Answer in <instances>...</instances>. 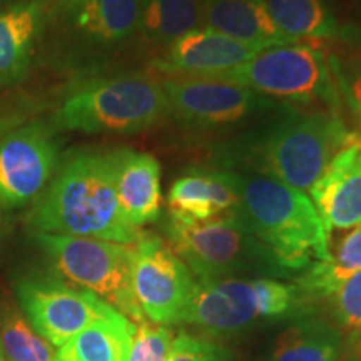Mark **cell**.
I'll list each match as a JSON object with an SVG mask.
<instances>
[{"label":"cell","instance_id":"obj_18","mask_svg":"<svg viewBox=\"0 0 361 361\" xmlns=\"http://www.w3.org/2000/svg\"><path fill=\"white\" fill-rule=\"evenodd\" d=\"M142 0H66V13L74 29L99 44L129 39L139 27Z\"/></svg>","mask_w":361,"mask_h":361},{"label":"cell","instance_id":"obj_27","mask_svg":"<svg viewBox=\"0 0 361 361\" xmlns=\"http://www.w3.org/2000/svg\"><path fill=\"white\" fill-rule=\"evenodd\" d=\"M329 298L338 323L361 336V271L345 279Z\"/></svg>","mask_w":361,"mask_h":361},{"label":"cell","instance_id":"obj_11","mask_svg":"<svg viewBox=\"0 0 361 361\" xmlns=\"http://www.w3.org/2000/svg\"><path fill=\"white\" fill-rule=\"evenodd\" d=\"M169 112L191 128H221L245 121L269 107L255 90L243 85L207 78H174L162 82Z\"/></svg>","mask_w":361,"mask_h":361},{"label":"cell","instance_id":"obj_24","mask_svg":"<svg viewBox=\"0 0 361 361\" xmlns=\"http://www.w3.org/2000/svg\"><path fill=\"white\" fill-rule=\"evenodd\" d=\"M361 271V223L351 228L328 263H314L301 278V288L311 296H331L340 284Z\"/></svg>","mask_w":361,"mask_h":361},{"label":"cell","instance_id":"obj_8","mask_svg":"<svg viewBox=\"0 0 361 361\" xmlns=\"http://www.w3.org/2000/svg\"><path fill=\"white\" fill-rule=\"evenodd\" d=\"M216 79L293 102H311L331 92L323 52L296 42L263 49Z\"/></svg>","mask_w":361,"mask_h":361},{"label":"cell","instance_id":"obj_9","mask_svg":"<svg viewBox=\"0 0 361 361\" xmlns=\"http://www.w3.org/2000/svg\"><path fill=\"white\" fill-rule=\"evenodd\" d=\"M194 286L184 261L159 238L142 234L133 261V291L142 314L162 326L183 322Z\"/></svg>","mask_w":361,"mask_h":361},{"label":"cell","instance_id":"obj_10","mask_svg":"<svg viewBox=\"0 0 361 361\" xmlns=\"http://www.w3.org/2000/svg\"><path fill=\"white\" fill-rule=\"evenodd\" d=\"M17 296L32 328L57 348L117 311L94 293L52 279H27L17 286Z\"/></svg>","mask_w":361,"mask_h":361},{"label":"cell","instance_id":"obj_23","mask_svg":"<svg viewBox=\"0 0 361 361\" xmlns=\"http://www.w3.org/2000/svg\"><path fill=\"white\" fill-rule=\"evenodd\" d=\"M341 351L340 335L328 324L300 323L283 333L273 361H336Z\"/></svg>","mask_w":361,"mask_h":361},{"label":"cell","instance_id":"obj_22","mask_svg":"<svg viewBox=\"0 0 361 361\" xmlns=\"http://www.w3.org/2000/svg\"><path fill=\"white\" fill-rule=\"evenodd\" d=\"M274 25L291 42L331 37L336 20L324 0H264Z\"/></svg>","mask_w":361,"mask_h":361},{"label":"cell","instance_id":"obj_16","mask_svg":"<svg viewBox=\"0 0 361 361\" xmlns=\"http://www.w3.org/2000/svg\"><path fill=\"white\" fill-rule=\"evenodd\" d=\"M202 27L256 51L295 44L274 25L264 0H202Z\"/></svg>","mask_w":361,"mask_h":361},{"label":"cell","instance_id":"obj_5","mask_svg":"<svg viewBox=\"0 0 361 361\" xmlns=\"http://www.w3.org/2000/svg\"><path fill=\"white\" fill-rule=\"evenodd\" d=\"M34 236L62 278L94 293L134 324L146 323L133 291L134 245L49 233Z\"/></svg>","mask_w":361,"mask_h":361},{"label":"cell","instance_id":"obj_12","mask_svg":"<svg viewBox=\"0 0 361 361\" xmlns=\"http://www.w3.org/2000/svg\"><path fill=\"white\" fill-rule=\"evenodd\" d=\"M57 168V146L40 124H29L0 139V202L22 206L34 201Z\"/></svg>","mask_w":361,"mask_h":361},{"label":"cell","instance_id":"obj_26","mask_svg":"<svg viewBox=\"0 0 361 361\" xmlns=\"http://www.w3.org/2000/svg\"><path fill=\"white\" fill-rule=\"evenodd\" d=\"M173 333L162 324L141 323L135 328L128 361H168Z\"/></svg>","mask_w":361,"mask_h":361},{"label":"cell","instance_id":"obj_30","mask_svg":"<svg viewBox=\"0 0 361 361\" xmlns=\"http://www.w3.org/2000/svg\"><path fill=\"white\" fill-rule=\"evenodd\" d=\"M0 361H6V358H4V351H2V346H0Z\"/></svg>","mask_w":361,"mask_h":361},{"label":"cell","instance_id":"obj_28","mask_svg":"<svg viewBox=\"0 0 361 361\" xmlns=\"http://www.w3.org/2000/svg\"><path fill=\"white\" fill-rule=\"evenodd\" d=\"M168 361H228V355L204 338L179 335L173 340Z\"/></svg>","mask_w":361,"mask_h":361},{"label":"cell","instance_id":"obj_32","mask_svg":"<svg viewBox=\"0 0 361 361\" xmlns=\"http://www.w3.org/2000/svg\"><path fill=\"white\" fill-rule=\"evenodd\" d=\"M56 361H57V360H56Z\"/></svg>","mask_w":361,"mask_h":361},{"label":"cell","instance_id":"obj_3","mask_svg":"<svg viewBox=\"0 0 361 361\" xmlns=\"http://www.w3.org/2000/svg\"><path fill=\"white\" fill-rule=\"evenodd\" d=\"M353 137L328 112H291L246 137L238 157L258 174L306 192Z\"/></svg>","mask_w":361,"mask_h":361},{"label":"cell","instance_id":"obj_6","mask_svg":"<svg viewBox=\"0 0 361 361\" xmlns=\"http://www.w3.org/2000/svg\"><path fill=\"white\" fill-rule=\"evenodd\" d=\"M169 247L200 281L226 279L243 271H271L283 268L243 224L236 211L202 223L169 219Z\"/></svg>","mask_w":361,"mask_h":361},{"label":"cell","instance_id":"obj_29","mask_svg":"<svg viewBox=\"0 0 361 361\" xmlns=\"http://www.w3.org/2000/svg\"><path fill=\"white\" fill-rule=\"evenodd\" d=\"M350 92H351V99H353L356 116H358V124H360L358 137L361 139V74L353 80V84H351L350 87Z\"/></svg>","mask_w":361,"mask_h":361},{"label":"cell","instance_id":"obj_4","mask_svg":"<svg viewBox=\"0 0 361 361\" xmlns=\"http://www.w3.org/2000/svg\"><path fill=\"white\" fill-rule=\"evenodd\" d=\"M169 114L164 85L144 74L89 80L74 89L56 112L61 129L85 134H135Z\"/></svg>","mask_w":361,"mask_h":361},{"label":"cell","instance_id":"obj_13","mask_svg":"<svg viewBox=\"0 0 361 361\" xmlns=\"http://www.w3.org/2000/svg\"><path fill=\"white\" fill-rule=\"evenodd\" d=\"M311 201L328 234L361 223V139L341 147L310 189Z\"/></svg>","mask_w":361,"mask_h":361},{"label":"cell","instance_id":"obj_15","mask_svg":"<svg viewBox=\"0 0 361 361\" xmlns=\"http://www.w3.org/2000/svg\"><path fill=\"white\" fill-rule=\"evenodd\" d=\"M114 188L126 219L135 228L161 214V166L147 152L121 149L111 152Z\"/></svg>","mask_w":361,"mask_h":361},{"label":"cell","instance_id":"obj_19","mask_svg":"<svg viewBox=\"0 0 361 361\" xmlns=\"http://www.w3.org/2000/svg\"><path fill=\"white\" fill-rule=\"evenodd\" d=\"M42 20L37 2L0 8V84L22 78L30 66Z\"/></svg>","mask_w":361,"mask_h":361},{"label":"cell","instance_id":"obj_2","mask_svg":"<svg viewBox=\"0 0 361 361\" xmlns=\"http://www.w3.org/2000/svg\"><path fill=\"white\" fill-rule=\"evenodd\" d=\"M226 174L236 191L239 219L284 271L331 259L329 234L308 194L268 176Z\"/></svg>","mask_w":361,"mask_h":361},{"label":"cell","instance_id":"obj_17","mask_svg":"<svg viewBox=\"0 0 361 361\" xmlns=\"http://www.w3.org/2000/svg\"><path fill=\"white\" fill-rule=\"evenodd\" d=\"M171 219L180 223H202L233 213L238 196L226 171H192L180 176L169 189Z\"/></svg>","mask_w":361,"mask_h":361},{"label":"cell","instance_id":"obj_7","mask_svg":"<svg viewBox=\"0 0 361 361\" xmlns=\"http://www.w3.org/2000/svg\"><path fill=\"white\" fill-rule=\"evenodd\" d=\"M298 288L268 278L200 281L183 322L211 331H238L261 318L288 313Z\"/></svg>","mask_w":361,"mask_h":361},{"label":"cell","instance_id":"obj_21","mask_svg":"<svg viewBox=\"0 0 361 361\" xmlns=\"http://www.w3.org/2000/svg\"><path fill=\"white\" fill-rule=\"evenodd\" d=\"M202 27V0H142L137 30L151 42L171 45Z\"/></svg>","mask_w":361,"mask_h":361},{"label":"cell","instance_id":"obj_31","mask_svg":"<svg viewBox=\"0 0 361 361\" xmlns=\"http://www.w3.org/2000/svg\"><path fill=\"white\" fill-rule=\"evenodd\" d=\"M348 361H360V360H348Z\"/></svg>","mask_w":361,"mask_h":361},{"label":"cell","instance_id":"obj_20","mask_svg":"<svg viewBox=\"0 0 361 361\" xmlns=\"http://www.w3.org/2000/svg\"><path fill=\"white\" fill-rule=\"evenodd\" d=\"M137 324L123 313L97 319L57 351V361H128Z\"/></svg>","mask_w":361,"mask_h":361},{"label":"cell","instance_id":"obj_25","mask_svg":"<svg viewBox=\"0 0 361 361\" xmlns=\"http://www.w3.org/2000/svg\"><path fill=\"white\" fill-rule=\"evenodd\" d=\"M0 346L6 361H56L57 356L19 310H7L0 316Z\"/></svg>","mask_w":361,"mask_h":361},{"label":"cell","instance_id":"obj_14","mask_svg":"<svg viewBox=\"0 0 361 361\" xmlns=\"http://www.w3.org/2000/svg\"><path fill=\"white\" fill-rule=\"evenodd\" d=\"M256 52L259 51L201 27L171 44L166 56L154 62V67L178 78L216 79L243 66Z\"/></svg>","mask_w":361,"mask_h":361},{"label":"cell","instance_id":"obj_1","mask_svg":"<svg viewBox=\"0 0 361 361\" xmlns=\"http://www.w3.org/2000/svg\"><path fill=\"white\" fill-rule=\"evenodd\" d=\"M37 233L135 245L139 228L126 219L116 196L111 152L80 151L64 162L29 216Z\"/></svg>","mask_w":361,"mask_h":361}]
</instances>
